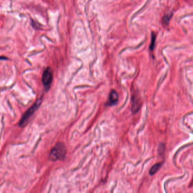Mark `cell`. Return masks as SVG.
Returning <instances> with one entry per match:
<instances>
[{"label": "cell", "mask_w": 193, "mask_h": 193, "mask_svg": "<svg viewBox=\"0 0 193 193\" xmlns=\"http://www.w3.org/2000/svg\"><path fill=\"white\" fill-rule=\"evenodd\" d=\"M66 154L65 145L62 142L57 143L50 152V160L52 161L63 160L65 158Z\"/></svg>", "instance_id": "cell-1"}, {"label": "cell", "mask_w": 193, "mask_h": 193, "mask_svg": "<svg viewBox=\"0 0 193 193\" xmlns=\"http://www.w3.org/2000/svg\"><path fill=\"white\" fill-rule=\"evenodd\" d=\"M41 101H42L41 99L38 100L33 104V106H31V108H30L26 111V112L23 115V116L22 117L21 121L19 122V125L20 126L23 127V126H25L27 124L29 119L31 117V116L33 115L34 113L35 112V111L39 108L40 105L41 104Z\"/></svg>", "instance_id": "cell-2"}, {"label": "cell", "mask_w": 193, "mask_h": 193, "mask_svg": "<svg viewBox=\"0 0 193 193\" xmlns=\"http://www.w3.org/2000/svg\"><path fill=\"white\" fill-rule=\"evenodd\" d=\"M53 81V72L51 68L48 67L44 70L42 76V82L46 89H49Z\"/></svg>", "instance_id": "cell-3"}, {"label": "cell", "mask_w": 193, "mask_h": 193, "mask_svg": "<svg viewBox=\"0 0 193 193\" xmlns=\"http://www.w3.org/2000/svg\"><path fill=\"white\" fill-rule=\"evenodd\" d=\"M118 100V95L115 90H112L110 92L108 100L106 102V105L108 106H112L115 105L117 103Z\"/></svg>", "instance_id": "cell-4"}, {"label": "cell", "mask_w": 193, "mask_h": 193, "mask_svg": "<svg viewBox=\"0 0 193 193\" xmlns=\"http://www.w3.org/2000/svg\"><path fill=\"white\" fill-rule=\"evenodd\" d=\"M161 166H162L161 163H159L155 164L154 166H153L150 169V171H149L150 175H155L157 172L160 169Z\"/></svg>", "instance_id": "cell-5"}, {"label": "cell", "mask_w": 193, "mask_h": 193, "mask_svg": "<svg viewBox=\"0 0 193 193\" xmlns=\"http://www.w3.org/2000/svg\"><path fill=\"white\" fill-rule=\"evenodd\" d=\"M156 39V35L155 33H152L151 34V42L150 44V46H149V49L152 51L155 48V41Z\"/></svg>", "instance_id": "cell-6"}, {"label": "cell", "mask_w": 193, "mask_h": 193, "mask_svg": "<svg viewBox=\"0 0 193 193\" xmlns=\"http://www.w3.org/2000/svg\"><path fill=\"white\" fill-rule=\"evenodd\" d=\"M172 17V14H169L166 15L164 17H163V23L164 24H166V25H168Z\"/></svg>", "instance_id": "cell-7"}, {"label": "cell", "mask_w": 193, "mask_h": 193, "mask_svg": "<svg viewBox=\"0 0 193 193\" xmlns=\"http://www.w3.org/2000/svg\"><path fill=\"white\" fill-rule=\"evenodd\" d=\"M1 58H2V57H0V59H1ZM3 58H4V59H6V57H4Z\"/></svg>", "instance_id": "cell-8"}]
</instances>
